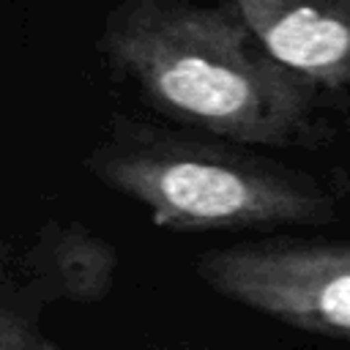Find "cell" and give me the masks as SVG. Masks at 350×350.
<instances>
[{
	"label": "cell",
	"mask_w": 350,
	"mask_h": 350,
	"mask_svg": "<svg viewBox=\"0 0 350 350\" xmlns=\"http://www.w3.org/2000/svg\"><path fill=\"white\" fill-rule=\"evenodd\" d=\"M101 49L161 115L186 126L252 145H287L306 131L314 88L224 5L120 0Z\"/></svg>",
	"instance_id": "cell-1"
},
{
	"label": "cell",
	"mask_w": 350,
	"mask_h": 350,
	"mask_svg": "<svg viewBox=\"0 0 350 350\" xmlns=\"http://www.w3.org/2000/svg\"><path fill=\"white\" fill-rule=\"evenodd\" d=\"M85 164L170 232L317 224L334 216L331 197L298 175L137 120H118Z\"/></svg>",
	"instance_id": "cell-2"
},
{
	"label": "cell",
	"mask_w": 350,
	"mask_h": 350,
	"mask_svg": "<svg viewBox=\"0 0 350 350\" xmlns=\"http://www.w3.org/2000/svg\"><path fill=\"white\" fill-rule=\"evenodd\" d=\"M197 276L219 295L293 328L350 339V243L260 241L211 249Z\"/></svg>",
	"instance_id": "cell-3"
},
{
	"label": "cell",
	"mask_w": 350,
	"mask_h": 350,
	"mask_svg": "<svg viewBox=\"0 0 350 350\" xmlns=\"http://www.w3.org/2000/svg\"><path fill=\"white\" fill-rule=\"evenodd\" d=\"M260 46L312 88L350 85V0H221Z\"/></svg>",
	"instance_id": "cell-4"
},
{
	"label": "cell",
	"mask_w": 350,
	"mask_h": 350,
	"mask_svg": "<svg viewBox=\"0 0 350 350\" xmlns=\"http://www.w3.org/2000/svg\"><path fill=\"white\" fill-rule=\"evenodd\" d=\"M25 271L49 298L98 304L115 287L118 252L79 221H46L25 254Z\"/></svg>",
	"instance_id": "cell-5"
},
{
	"label": "cell",
	"mask_w": 350,
	"mask_h": 350,
	"mask_svg": "<svg viewBox=\"0 0 350 350\" xmlns=\"http://www.w3.org/2000/svg\"><path fill=\"white\" fill-rule=\"evenodd\" d=\"M0 350H60L27 314L0 301Z\"/></svg>",
	"instance_id": "cell-6"
},
{
	"label": "cell",
	"mask_w": 350,
	"mask_h": 350,
	"mask_svg": "<svg viewBox=\"0 0 350 350\" xmlns=\"http://www.w3.org/2000/svg\"><path fill=\"white\" fill-rule=\"evenodd\" d=\"M161 350H189V347H161Z\"/></svg>",
	"instance_id": "cell-7"
}]
</instances>
